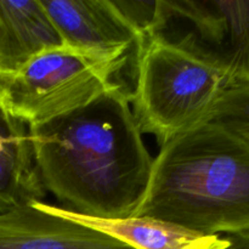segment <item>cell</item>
Masks as SVG:
<instances>
[{"mask_svg":"<svg viewBox=\"0 0 249 249\" xmlns=\"http://www.w3.org/2000/svg\"><path fill=\"white\" fill-rule=\"evenodd\" d=\"M135 68L131 109L141 133L160 146L207 122L226 88L216 71L157 36L141 39Z\"/></svg>","mask_w":249,"mask_h":249,"instance_id":"obj_3","label":"cell"},{"mask_svg":"<svg viewBox=\"0 0 249 249\" xmlns=\"http://www.w3.org/2000/svg\"><path fill=\"white\" fill-rule=\"evenodd\" d=\"M31 204L39 211L100 231L133 249H226L230 245L226 236L203 235L150 216L96 218L43 201Z\"/></svg>","mask_w":249,"mask_h":249,"instance_id":"obj_7","label":"cell"},{"mask_svg":"<svg viewBox=\"0 0 249 249\" xmlns=\"http://www.w3.org/2000/svg\"><path fill=\"white\" fill-rule=\"evenodd\" d=\"M28 138V129L19 125L0 143V212L40 202L45 197Z\"/></svg>","mask_w":249,"mask_h":249,"instance_id":"obj_10","label":"cell"},{"mask_svg":"<svg viewBox=\"0 0 249 249\" xmlns=\"http://www.w3.org/2000/svg\"><path fill=\"white\" fill-rule=\"evenodd\" d=\"M45 191L66 209L96 218L133 216L150 181L148 153L123 87L28 129Z\"/></svg>","mask_w":249,"mask_h":249,"instance_id":"obj_1","label":"cell"},{"mask_svg":"<svg viewBox=\"0 0 249 249\" xmlns=\"http://www.w3.org/2000/svg\"><path fill=\"white\" fill-rule=\"evenodd\" d=\"M229 238V247L226 249H249V232L225 235Z\"/></svg>","mask_w":249,"mask_h":249,"instance_id":"obj_12","label":"cell"},{"mask_svg":"<svg viewBox=\"0 0 249 249\" xmlns=\"http://www.w3.org/2000/svg\"><path fill=\"white\" fill-rule=\"evenodd\" d=\"M207 122L220 124L249 142V84L225 88Z\"/></svg>","mask_w":249,"mask_h":249,"instance_id":"obj_11","label":"cell"},{"mask_svg":"<svg viewBox=\"0 0 249 249\" xmlns=\"http://www.w3.org/2000/svg\"><path fill=\"white\" fill-rule=\"evenodd\" d=\"M133 216L203 235L249 232V142L220 124L203 122L160 146Z\"/></svg>","mask_w":249,"mask_h":249,"instance_id":"obj_2","label":"cell"},{"mask_svg":"<svg viewBox=\"0 0 249 249\" xmlns=\"http://www.w3.org/2000/svg\"><path fill=\"white\" fill-rule=\"evenodd\" d=\"M7 79H9V77H7L6 74H4V73H2L1 71H0V96H1L2 90H4L5 85H6Z\"/></svg>","mask_w":249,"mask_h":249,"instance_id":"obj_13","label":"cell"},{"mask_svg":"<svg viewBox=\"0 0 249 249\" xmlns=\"http://www.w3.org/2000/svg\"><path fill=\"white\" fill-rule=\"evenodd\" d=\"M62 44L40 0H0V71L7 77L36 55Z\"/></svg>","mask_w":249,"mask_h":249,"instance_id":"obj_9","label":"cell"},{"mask_svg":"<svg viewBox=\"0 0 249 249\" xmlns=\"http://www.w3.org/2000/svg\"><path fill=\"white\" fill-rule=\"evenodd\" d=\"M62 43L106 65L114 75L135 55L140 36L113 0H40Z\"/></svg>","mask_w":249,"mask_h":249,"instance_id":"obj_6","label":"cell"},{"mask_svg":"<svg viewBox=\"0 0 249 249\" xmlns=\"http://www.w3.org/2000/svg\"><path fill=\"white\" fill-rule=\"evenodd\" d=\"M151 36L203 61L226 88L249 84V0H157Z\"/></svg>","mask_w":249,"mask_h":249,"instance_id":"obj_5","label":"cell"},{"mask_svg":"<svg viewBox=\"0 0 249 249\" xmlns=\"http://www.w3.org/2000/svg\"><path fill=\"white\" fill-rule=\"evenodd\" d=\"M0 249H133L32 204L0 212Z\"/></svg>","mask_w":249,"mask_h":249,"instance_id":"obj_8","label":"cell"},{"mask_svg":"<svg viewBox=\"0 0 249 249\" xmlns=\"http://www.w3.org/2000/svg\"><path fill=\"white\" fill-rule=\"evenodd\" d=\"M113 77L96 58L62 44L38 53L9 75L0 107L27 129L36 128L121 85Z\"/></svg>","mask_w":249,"mask_h":249,"instance_id":"obj_4","label":"cell"}]
</instances>
